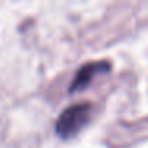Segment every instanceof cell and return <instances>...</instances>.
Returning <instances> with one entry per match:
<instances>
[{
  "label": "cell",
  "instance_id": "1",
  "mask_svg": "<svg viewBox=\"0 0 148 148\" xmlns=\"http://www.w3.org/2000/svg\"><path fill=\"white\" fill-rule=\"evenodd\" d=\"M92 107L91 103H77L69 107L61 113L58 123H56V132L62 138H70L77 135L84 126L89 123Z\"/></svg>",
  "mask_w": 148,
  "mask_h": 148
},
{
  "label": "cell",
  "instance_id": "2",
  "mask_svg": "<svg viewBox=\"0 0 148 148\" xmlns=\"http://www.w3.org/2000/svg\"><path fill=\"white\" fill-rule=\"evenodd\" d=\"M110 72V62H105V61H100V62H91V64H86L80 69V72L77 73L73 83L70 86V91L75 92L78 89H83L86 88L88 84L92 81V78L99 73H107Z\"/></svg>",
  "mask_w": 148,
  "mask_h": 148
}]
</instances>
